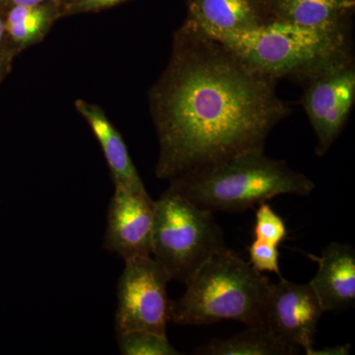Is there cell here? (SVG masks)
I'll list each match as a JSON object with an SVG mask.
<instances>
[{
	"instance_id": "4",
	"label": "cell",
	"mask_w": 355,
	"mask_h": 355,
	"mask_svg": "<svg viewBox=\"0 0 355 355\" xmlns=\"http://www.w3.org/2000/svg\"><path fill=\"white\" fill-rule=\"evenodd\" d=\"M212 39L252 69L273 79L310 76L345 57L347 42L343 27L317 29L277 19Z\"/></svg>"
},
{
	"instance_id": "9",
	"label": "cell",
	"mask_w": 355,
	"mask_h": 355,
	"mask_svg": "<svg viewBox=\"0 0 355 355\" xmlns=\"http://www.w3.org/2000/svg\"><path fill=\"white\" fill-rule=\"evenodd\" d=\"M318 270L309 282L324 312L345 309L355 300V251L349 244L333 242L321 256L307 254Z\"/></svg>"
},
{
	"instance_id": "11",
	"label": "cell",
	"mask_w": 355,
	"mask_h": 355,
	"mask_svg": "<svg viewBox=\"0 0 355 355\" xmlns=\"http://www.w3.org/2000/svg\"><path fill=\"white\" fill-rule=\"evenodd\" d=\"M189 24L210 38L246 31L266 22L258 0H191Z\"/></svg>"
},
{
	"instance_id": "20",
	"label": "cell",
	"mask_w": 355,
	"mask_h": 355,
	"mask_svg": "<svg viewBox=\"0 0 355 355\" xmlns=\"http://www.w3.org/2000/svg\"><path fill=\"white\" fill-rule=\"evenodd\" d=\"M350 349L352 345L347 343V345H336V347L319 350L312 349L307 355H347L350 354Z\"/></svg>"
},
{
	"instance_id": "6",
	"label": "cell",
	"mask_w": 355,
	"mask_h": 355,
	"mask_svg": "<svg viewBox=\"0 0 355 355\" xmlns=\"http://www.w3.org/2000/svg\"><path fill=\"white\" fill-rule=\"evenodd\" d=\"M125 263L116 292V334L147 331L167 335L172 304L167 284L171 277L153 256L137 257Z\"/></svg>"
},
{
	"instance_id": "18",
	"label": "cell",
	"mask_w": 355,
	"mask_h": 355,
	"mask_svg": "<svg viewBox=\"0 0 355 355\" xmlns=\"http://www.w3.org/2000/svg\"><path fill=\"white\" fill-rule=\"evenodd\" d=\"M250 261L254 270L261 273L275 272L282 277L279 268V247L260 240L254 239L250 245Z\"/></svg>"
},
{
	"instance_id": "2",
	"label": "cell",
	"mask_w": 355,
	"mask_h": 355,
	"mask_svg": "<svg viewBox=\"0 0 355 355\" xmlns=\"http://www.w3.org/2000/svg\"><path fill=\"white\" fill-rule=\"evenodd\" d=\"M315 184L254 149L172 180L171 190L210 211L240 212L282 195L306 197Z\"/></svg>"
},
{
	"instance_id": "17",
	"label": "cell",
	"mask_w": 355,
	"mask_h": 355,
	"mask_svg": "<svg viewBox=\"0 0 355 355\" xmlns=\"http://www.w3.org/2000/svg\"><path fill=\"white\" fill-rule=\"evenodd\" d=\"M254 239L279 247L287 236L286 222L266 202L259 205L254 226Z\"/></svg>"
},
{
	"instance_id": "3",
	"label": "cell",
	"mask_w": 355,
	"mask_h": 355,
	"mask_svg": "<svg viewBox=\"0 0 355 355\" xmlns=\"http://www.w3.org/2000/svg\"><path fill=\"white\" fill-rule=\"evenodd\" d=\"M270 284L249 261L223 248L187 282L183 296L172 301L171 321L184 326L222 321L265 326Z\"/></svg>"
},
{
	"instance_id": "23",
	"label": "cell",
	"mask_w": 355,
	"mask_h": 355,
	"mask_svg": "<svg viewBox=\"0 0 355 355\" xmlns=\"http://www.w3.org/2000/svg\"><path fill=\"white\" fill-rule=\"evenodd\" d=\"M6 62L4 58L0 55V78L2 77V74L6 71Z\"/></svg>"
},
{
	"instance_id": "10",
	"label": "cell",
	"mask_w": 355,
	"mask_h": 355,
	"mask_svg": "<svg viewBox=\"0 0 355 355\" xmlns=\"http://www.w3.org/2000/svg\"><path fill=\"white\" fill-rule=\"evenodd\" d=\"M303 107L315 132L340 103L355 100V70L345 57L311 74Z\"/></svg>"
},
{
	"instance_id": "21",
	"label": "cell",
	"mask_w": 355,
	"mask_h": 355,
	"mask_svg": "<svg viewBox=\"0 0 355 355\" xmlns=\"http://www.w3.org/2000/svg\"><path fill=\"white\" fill-rule=\"evenodd\" d=\"M6 6H35L46 3L49 0H0Z\"/></svg>"
},
{
	"instance_id": "19",
	"label": "cell",
	"mask_w": 355,
	"mask_h": 355,
	"mask_svg": "<svg viewBox=\"0 0 355 355\" xmlns=\"http://www.w3.org/2000/svg\"><path fill=\"white\" fill-rule=\"evenodd\" d=\"M128 0H77L76 8L80 11H96L109 8Z\"/></svg>"
},
{
	"instance_id": "8",
	"label": "cell",
	"mask_w": 355,
	"mask_h": 355,
	"mask_svg": "<svg viewBox=\"0 0 355 355\" xmlns=\"http://www.w3.org/2000/svg\"><path fill=\"white\" fill-rule=\"evenodd\" d=\"M154 200L147 195L114 186L110 200L104 248L123 261L151 256Z\"/></svg>"
},
{
	"instance_id": "22",
	"label": "cell",
	"mask_w": 355,
	"mask_h": 355,
	"mask_svg": "<svg viewBox=\"0 0 355 355\" xmlns=\"http://www.w3.org/2000/svg\"><path fill=\"white\" fill-rule=\"evenodd\" d=\"M6 25H4V20L0 17V46H1L2 41H3L4 36H6Z\"/></svg>"
},
{
	"instance_id": "15",
	"label": "cell",
	"mask_w": 355,
	"mask_h": 355,
	"mask_svg": "<svg viewBox=\"0 0 355 355\" xmlns=\"http://www.w3.org/2000/svg\"><path fill=\"white\" fill-rule=\"evenodd\" d=\"M51 7L43 3L35 6H11L4 20L6 34L14 43L25 46L38 38L50 23Z\"/></svg>"
},
{
	"instance_id": "1",
	"label": "cell",
	"mask_w": 355,
	"mask_h": 355,
	"mask_svg": "<svg viewBox=\"0 0 355 355\" xmlns=\"http://www.w3.org/2000/svg\"><path fill=\"white\" fill-rule=\"evenodd\" d=\"M275 80L187 26L154 95L159 179L172 181L263 149L268 133L289 113L275 92Z\"/></svg>"
},
{
	"instance_id": "7",
	"label": "cell",
	"mask_w": 355,
	"mask_h": 355,
	"mask_svg": "<svg viewBox=\"0 0 355 355\" xmlns=\"http://www.w3.org/2000/svg\"><path fill=\"white\" fill-rule=\"evenodd\" d=\"M324 313L309 284H300L280 277L270 284L265 326L282 343L307 354L314 349L318 324Z\"/></svg>"
},
{
	"instance_id": "14",
	"label": "cell",
	"mask_w": 355,
	"mask_h": 355,
	"mask_svg": "<svg viewBox=\"0 0 355 355\" xmlns=\"http://www.w3.org/2000/svg\"><path fill=\"white\" fill-rule=\"evenodd\" d=\"M301 350L289 347L270 333L266 326L246 327L228 338H216L196 349L202 355H293Z\"/></svg>"
},
{
	"instance_id": "13",
	"label": "cell",
	"mask_w": 355,
	"mask_h": 355,
	"mask_svg": "<svg viewBox=\"0 0 355 355\" xmlns=\"http://www.w3.org/2000/svg\"><path fill=\"white\" fill-rule=\"evenodd\" d=\"M352 4V0H275L273 12L275 19L317 29H331L343 27V18Z\"/></svg>"
},
{
	"instance_id": "12",
	"label": "cell",
	"mask_w": 355,
	"mask_h": 355,
	"mask_svg": "<svg viewBox=\"0 0 355 355\" xmlns=\"http://www.w3.org/2000/svg\"><path fill=\"white\" fill-rule=\"evenodd\" d=\"M79 113L88 121L95 133L113 176L114 186H121L125 190L147 195L146 186L123 141L120 132L110 123L104 113L93 105L83 100L76 101Z\"/></svg>"
},
{
	"instance_id": "16",
	"label": "cell",
	"mask_w": 355,
	"mask_h": 355,
	"mask_svg": "<svg viewBox=\"0 0 355 355\" xmlns=\"http://www.w3.org/2000/svg\"><path fill=\"white\" fill-rule=\"evenodd\" d=\"M120 352L123 355L180 354L168 340L167 335L147 331L116 334Z\"/></svg>"
},
{
	"instance_id": "5",
	"label": "cell",
	"mask_w": 355,
	"mask_h": 355,
	"mask_svg": "<svg viewBox=\"0 0 355 355\" xmlns=\"http://www.w3.org/2000/svg\"><path fill=\"white\" fill-rule=\"evenodd\" d=\"M225 248L214 212L168 189L154 200L151 256L171 279L186 284L210 257Z\"/></svg>"
}]
</instances>
